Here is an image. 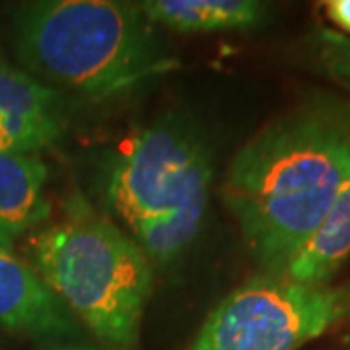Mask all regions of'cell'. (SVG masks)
Returning <instances> with one entry per match:
<instances>
[{
  "label": "cell",
  "instance_id": "obj_1",
  "mask_svg": "<svg viewBox=\"0 0 350 350\" xmlns=\"http://www.w3.org/2000/svg\"><path fill=\"white\" fill-rule=\"evenodd\" d=\"M350 177V100L319 94L276 117L234 156L222 200L265 275H280Z\"/></svg>",
  "mask_w": 350,
  "mask_h": 350
},
{
  "label": "cell",
  "instance_id": "obj_2",
  "mask_svg": "<svg viewBox=\"0 0 350 350\" xmlns=\"http://www.w3.org/2000/svg\"><path fill=\"white\" fill-rule=\"evenodd\" d=\"M14 43L27 75L86 100L126 94L174 66L154 25L129 2H25L14 12Z\"/></svg>",
  "mask_w": 350,
  "mask_h": 350
},
{
  "label": "cell",
  "instance_id": "obj_3",
  "mask_svg": "<svg viewBox=\"0 0 350 350\" xmlns=\"http://www.w3.org/2000/svg\"><path fill=\"white\" fill-rule=\"evenodd\" d=\"M101 197L148 261L177 259L197 239L213 183L211 148L195 126L162 117L103 165Z\"/></svg>",
  "mask_w": 350,
  "mask_h": 350
},
{
  "label": "cell",
  "instance_id": "obj_4",
  "mask_svg": "<svg viewBox=\"0 0 350 350\" xmlns=\"http://www.w3.org/2000/svg\"><path fill=\"white\" fill-rule=\"evenodd\" d=\"M31 267L101 340L135 345L150 296L152 269L138 243L84 206L31 238Z\"/></svg>",
  "mask_w": 350,
  "mask_h": 350
},
{
  "label": "cell",
  "instance_id": "obj_5",
  "mask_svg": "<svg viewBox=\"0 0 350 350\" xmlns=\"http://www.w3.org/2000/svg\"><path fill=\"white\" fill-rule=\"evenodd\" d=\"M350 315V286H306L261 275L208 315L189 350H298Z\"/></svg>",
  "mask_w": 350,
  "mask_h": 350
},
{
  "label": "cell",
  "instance_id": "obj_6",
  "mask_svg": "<svg viewBox=\"0 0 350 350\" xmlns=\"http://www.w3.org/2000/svg\"><path fill=\"white\" fill-rule=\"evenodd\" d=\"M64 131L63 94L0 57V154H38L57 144Z\"/></svg>",
  "mask_w": 350,
  "mask_h": 350
},
{
  "label": "cell",
  "instance_id": "obj_7",
  "mask_svg": "<svg viewBox=\"0 0 350 350\" xmlns=\"http://www.w3.org/2000/svg\"><path fill=\"white\" fill-rule=\"evenodd\" d=\"M0 327L31 337H66L75 331L66 308L38 271L0 245Z\"/></svg>",
  "mask_w": 350,
  "mask_h": 350
},
{
  "label": "cell",
  "instance_id": "obj_8",
  "mask_svg": "<svg viewBox=\"0 0 350 350\" xmlns=\"http://www.w3.org/2000/svg\"><path fill=\"white\" fill-rule=\"evenodd\" d=\"M49 170L38 154H0V245L12 250L25 232L43 224L51 214L45 197Z\"/></svg>",
  "mask_w": 350,
  "mask_h": 350
},
{
  "label": "cell",
  "instance_id": "obj_9",
  "mask_svg": "<svg viewBox=\"0 0 350 350\" xmlns=\"http://www.w3.org/2000/svg\"><path fill=\"white\" fill-rule=\"evenodd\" d=\"M138 8L152 25L181 33L250 31L269 16V4L255 0H146Z\"/></svg>",
  "mask_w": 350,
  "mask_h": 350
},
{
  "label": "cell",
  "instance_id": "obj_10",
  "mask_svg": "<svg viewBox=\"0 0 350 350\" xmlns=\"http://www.w3.org/2000/svg\"><path fill=\"white\" fill-rule=\"evenodd\" d=\"M350 257V177L340 187L323 222L280 275L306 286H329Z\"/></svg>",
  "mask_w": 350,
  "mask_h": 350
},
{
  "label": "cell",
  "instance_id": "obj_11",
  "mask_svg": "<svg viewBox=\"0 0 350 350\" xmlns=\"http://www.w3.org/2000/svg\"><path fill=\"white\" fill-rule=\"evenodd\" d=\"M317 53L325 72L335 82L350 88V38L329 27L317 33Z\"/></svg>",
  "mask_w": 350,
  "mask_h": 350
},
{
  "label": "cell",
  "instance_id": "obj_12",
  "mask_svg": "<svg viewBox=\"0 0 350 350\" xmlns=\"http://www.w3.org/2000/svg\"><path fill=\"white\" fill-rule=\"evenodd\" d=\"M327 20L350 38V0H329L323 4Z\"/></svg>",
  "mask_w": 350,
  "mask_h": 350
},
{
  "label": "cell",
  "instance_id": "obj_13",
  "mask_svg": "<svg viewBox=\"0 0 350 350\" xmlns=\"http://www.w3.org/2000/svg\"><path fill=\"white\" fill-rule=\"evenodd\" d=\"M55 350H96V349H86V347H63V349H55Z\"/></svg>",
  "mask_w": 350,
  "mask_h": 350
}]
</instances>
